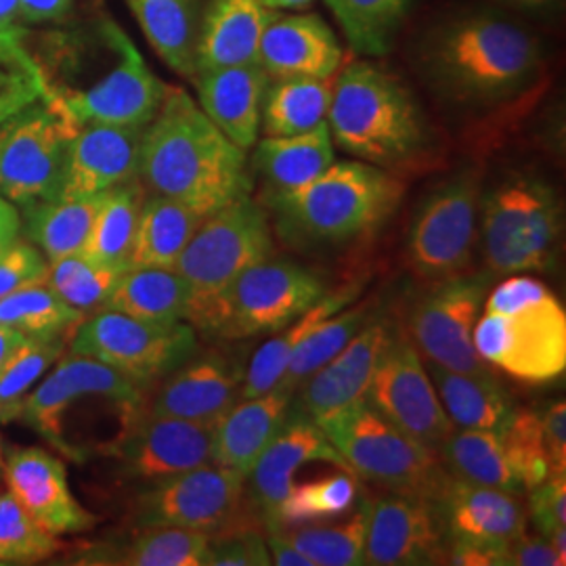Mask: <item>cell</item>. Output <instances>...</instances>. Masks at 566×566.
Listing matches in <instances>:
<instances>
[{"label": "cell", "instance_id": "cell-1", "mask_svg": "<svg viewBox=\"0 0 566 566\" xmlns=\"http://www.w3.org/2000/svg\"><path fill=\"white\" fill-rule=\"evenodd\" d=\"M139 177L154 193L202 219L252 193L245 151L182 88H166L156 118L145 126Z\"/></svg>", "mask_w": 566, "mask_h": 566}, {"label": "cell", "instance_id": "cell-2", "mask_svg": "<svg viewBox=\"0 0 566 566\" xmlns=\"http://www.w3.org/2000/svg\"><path fill=\"white\" fill-rule=\"evenodd\" d=\"M539 41L497 11H468L437 23L418 46L430 86L464 105H495L523 93L542 70Z\"/></svg>", "mask_w": 566, "mask_h": 566}, {"label": "cell", "instance_id": "cell-3", "mask_svg": "<svg viewBox=\"0 0 566 566\" xmlns=\"http://www.w3.org/2000/svg\"><path fill=\"white\" fill-rule=\"evenodd\" d=\"M405 185L388 170L340 160L292 191L269 193L277 231L301 245L344 243L374 233L397 212Z\"/></svg>", "mask_w": 566, "mask_h": 566}, {"label": "cell", "instance_id": "cell-4", "mask_svg": "<svg viewBox=\"0 0 566 566\" xmlns=\"http://www.w3.org/2000/svg\"><path fill=\"white\" fill-rule=\"evenodd\" d=\"M325 122L344 154L385 170L416 163L430 145L416 97L403 82L369 61L344 67L332 86Z\"/></svg>", "mask_w": 566, "mask_h": 566}, {"label": "cell", "instance_id": "cell-5", "mask_svg": "<svg viewBox=\"0 0 566 566\" xmlns=\"http://www.w3.org/2000/svg\"><path fill=\"white\" fill-rule=\"evenodd\" d=\"M325 292L322 275L313 269L266 259L245 269L217 298L193 311L187 324L221 340L263 338L298 319Z\"/></svg>", "mask_w": 566, "mask_h": 566}, {"label": "cell", "instance_id": "cell-6", "mask_svg": "<svg viewBox=\"0 0 566 566\" xmlns=\"http://www.w3.org/2000/svg\"><path fill=\"white\" fill-rule=\"evenodd\" d=\"M313 422L324 430L348 470L365 481L390 493L441 497L449 472L437 453L386 422L365 399Z\"/></svg>", "mask_w": 566, "mask_h": 566}, {"label": "cell", "instance_id": "cell-7", "mask_svg": "<svg viewBox=\"0 0 566 566\" xmlns=\"http://www.w3.org/2000/svg\"><path fill=\"white\" fill-rule=\"evenodd\" d=\"M556 191L531 175H514L483 200V242L493 275L549 269L560 245Z\"/></svg>", "mask_w": 566, "mask_h": 566}, {"label": "cell", "instance_id": "cell-8", "mask_svg": "<svg viewBox=\"0 0 566 566\" xmlns=\"http://www.w3.org/2000/svg\"><path fill=\"white\" fill-rule=\"evenodd\" d=\"M81 124L42 95L0 124V196L9 202L60 200Z\"/></svg>", "mask_w": 566, "mask_h": 566}, {"label": "cell", "instance_id": "cell-9", "mask_svg": "<svg viewBox=\"0 0 566 566\" xmlns=\"http://www.w3.org/2000/svg\"><path fill=\"white\" fill-rule=\"evenodd\" d=\"M271 252L269 214L250 196L202 219L172 269L191 287L187 317L217 298L245 269L271 259Z\"/></svg>", "mask_w": 566, "mask_h": 566}, {"label": "cell", "instance_id": "cell-10", "mask_svg": "<svg viewBox=\"0 0 566 566\" xmlns=\"http://www.w3.org/2000/svg\"><path fill=\"white\" fill-rule=\"evenodd\" d=\"M198 350V334L185 322L154 324L109 308L84 317L70 338L72 355L109 365L142 386L168 376Z\"/></svg>", "mask_w": 566, "mask_h": 566}, {"label": "cell", "instance_id": "cell-11", "mask_svg": "<svg viewBox=\"0 0 566 566\" xmlns=\"http://www.w3.org/2000/svg\"><path fill=\"white\" fill-rule=\"evenodd\" d=\"M485 364L512 378L544 385L566 369V313L556 296L516 313H489L472 329Z\"/></svg>", "mask_w": 566, "mask_h": 566}, {"label": "cell", "instance_id": "cell-12", "mask_svg": "<svg viewBox=\"0 0 566 566\" xmlns=\"http://www.w3.org/2000/svg\"><path fill=\"white\" fill-rule=\"evenodd\" d=\"M481 187L472 172L439 185L418 208L407 235V263L428 282L462 275L472 261Z\"/></svg>", "mask_w": 566, "mask_h": 566}, {"label": "cell", "instance_id": "cell-13", "mask_svg": "<svg viewBox=\"0 0 566 566\" xmlns=\"http://www.w3.org/2000/svg\"><path fill=\"white\" fill-rule=\"evenodd\" d=\"M365 401L386 422L434 453L453 430L420 350L401 327L392 329L385 353L374 369Z\"/></svg>", "mask_w": 566, "mask_h": 566}, {"label": "cell", "instance_id": "cell-14", "mask_svg": "<svg viewBox=\"0 0 566 566\" xmlns=\"http://www.w3.org/2000/svg\"><path fill=\"white\" fill-rule=\"evenodd\" d=\"M245 476L223 465H200L172 474L139 495L133 518L139 528L175 526L210 537L235 525Z\"/></svg>", "mask_w": 566, "mask_h": 566}, {"label": "cell", "instance_id": "cell-15", "mask_svg": "<svg viewBox=\"0 0 566 566\" xmlns=\"http://www.w3.org/2000/svg\"><path fill=\"white\" fill-rule=\"evenodd\" d=\"M486 285V275H453L434 282L416 301L409 315V338L430 364L465 374L489 371L472 340Z\"/></svg>", "mask_w": 566, "mask_h": 566}, {"label": "cell", "instance_id": "cell-16", "mask_svg": "<svg viewBox=\"0 0 566 566\" xmlns=\"http://www.w3.org/2000/svg\"><path fill=\"white\" fill-rule=\"evenodd\" d=\"M449 533L437 500L388 493L371 502L365 565H447Z\"/></svg>", "mask_w": 566, "mask_h": 566}, {"label": "cell", "instance_id": "cell-17", "mask_svg": "<svg viewBox=\"0 0 566 566\" xmlns=\"http://www.w3.org/2000/svg\"><path fill=\"white\" fill-rule=\"evenodd\" d=\"M210 449L212 428L151 413H137L109 447L122 472L145 483L212 464Z\"/></svg>", "mask_w": 566, "mask_h": 566}, {"label": "cell", "instance_id": "cell-18", "mask_svg": "<svg viewBox=\"0 0 566 566\" xmlns=\"http://www.w3.org/2000/svg\"><path fill=\"white\" fill-rule=\"evenodd\" d=\"M7 491L51 535H76L97 518L74 497L65 464L41 447H13L2 458Z\"/></svg>", "mask_w": 566, "mask_h": 566}, {"label": "cell", "instance_id": "cell-19", "mask_svg": "<svg viewBox=\"0 0 566 566\" xmlns=\"http://www.w3.org/2000/svg\"><path fill=\"white\" fill-rule=\"evenodd\" d=\"M311 462H329L350 472L324 430L290 405L282 428L245 476L250 481V502L263 518V526H277V507L294 485V474Z\"/></svg>", "mask_w": 566, "mask_h": 566}, {"label": "cell", "instance_id": "cell-20", "mask_svg": "<svg viewBox=\"0 0 566 566\" xmlns=\"http://www.w3.org/2000/svg\"><path fill=\"white\" fill-rule=\"evenodd\" d=\"M91 392L107 395L122 403L143 405L142 385L109 365L70 353V357H61L55 369L25 397L18 420L28 422L49 441L61 416L74 411Z\"/></svg>", "mask_w": 566, "mask_h": 566}, {"label": "cell", "instance_id": "cell-21", "mask_svg": "<svg viewBox=\"0 0 566 566\" xmlns=\"http://www.w3.org/2000/svg\"><path fill=\"white\" fill-rule=\"evenodd\" d=\"M243 374L242 365L223 353L193 355L170 371L147 413L212 428L240 401Z\"/></svg>", "mask_w": 566, "mask_h": 566}, {"label": "cell", "instance_id": "cell-22", "mask_svg": "<svg viewBox=\"0 0 566 566\" xmlns=\"http://www.w3.org/2000/svg\"><path fill=\"white\" fill-rule=\"evenodd\" d=\"M145 126L84 124L76 133L60 200L102 196L139 177Z\"/></svg>", "mask_w": 566, "mask_h": 566}, {"label": "cell", "instance_id": "cell-23", "mask_svg": "<svg viewBox=\"0 0 566 566\" xmlns=\"http://www.w3.org/2000/svg\"><path fill=\"white\" fill-rule=\"evenodd\" d=\"M392 329L395 327L385 319H369L334 359L298 386L301 392L292 407L311 420H319L346 405L365 399L374 369L385 353Z\"/></svg>", "mask_w": 566, "mask_h": 566}, {"label": "cell", "instance_id": "cell-24", "mask_svg": "<svg viewBox=\"0 0 566 566\" xmlns=\"http://www.w3.org/2000/svg\"><path fill=\"white\" fill-rule=\"evenodd\" d=\"M259 63L271 78L332 81L343 63V49L322 18L277 13L264 28Z\"/></svg>", "mask_w": 566, "mask_h": 566}, {"label": "cell", "instance_id": "cell-25", "mask_svg": "<svg viewBox=\"0 0 566 566\" xmlns=\"http://www.w3.org/2000/svg\"><path fill=\"white\" fill-rule=\"evenodd\" d=\"M437 502L446 518L449 542L460 539L507 549L526 531L525 510L518 497L502 489L474 485L449 474Z\"/></svg>", "mask_w": 566, "mask_h": 566}, {"label": "cell", "instance_id": "cell-26", "mask_svg": "<svg viewBox=\"0 0 566 566\" xmlns=\"http://www.w3.org/2000/svg\"><path fill=\"white\" fill-rule=\"evenodd\" d=\"M198 105L214 122L227 139L252 149L261 133L264 93L271 76L261 63H242L200 72L193 76Z\"/></svg>", "mask_w": 566, "mask_h": 566}, {"label": "cell", "instance_id": "cell-27", "mask_svg": "<svg viewBox=\"0 0 566 566\" xmlns=\"http://www.w3.org/2000/svg\"><path fill=\"white\" fill-rule=\"evenodd\" d=\"M275 15L277 11L264 7L261 0H210L198 28L196 74L259 63L264 28Z\"/></svg>", "mask_w": 566, "mask_h": 566}, {"label": "cell", "instance_id": "cell-28", "mask_svg": "<svg viewBox=\"0 0 566 566\" xmlns=\"http://www.w3.org/2000/svg\"><path fill=\"white\" fill-rule=\"evenodd\" d=\"M292 397V390L275 386L264 395L240 399L233 405L212 426V464L238 470L248 476L264 447L271 443L275 432L282 428Z\"/></svg>", "mask_w": 566, "mask_h": 566}, {"label": "cell", "instance_id": "cell-29", "mask_svg": "<svg viewBox=\"0 0 566 566\" xmlns=\"http://www.w3.org/2000/svg\"><path fill=\"white\" fill-rule=\"evenodd\" d=\"M426 369L453 428L502 432L516 411L506 390L489 371H451L430 361Z\"/></svg>", "mask_w": 566, "mask_h": 566}, {"label": "cell", "instance_id": "cell-30", "mask_svg": "<svg viewBox=\"0 0 566 566\" xmlns=\"http://www.w3.org/2000/svg\"><path fill=\"white\" fill-rule=\"evenodd\" d=\"M359 296V285L340 287L338 292H325L324 296L304 311L298 319L285 325L269 343H264L250 359L243 374L242 395L240 399H252L273 390L280 385L290 359L301 348V344L324 324L327 317L338 313L344 306L355 303Z\"/></svg>", "mask_w": 566, "mask_h": 566}, {"label": "cell", "instance_id": "cell-31", "mask_svg": "<svg viewBox=\"0 0 566 566\" xmlns=\"http://www.w3.org/2000/svg\"><path fill=\"white\" fill-rule=\"evenodd\" d=\"M254 147V170L266 181L271 193L303 187L336 163V145L327 122L303 135L264 137Z\"/></svg>", "mask_w": 566, "mask_h": 566}, {"label": "cell", "instance_id": "cell-32", "mask_svg": "<svg viewBox=\"0 0 566 566\" xmlns=\"http://www.w3.org/2000/svg\"><path fill=\"white\" fill-rule=\"evenodd\" d=\"M200 223L202 217L166 196L145 198L126 269H175Z\"/></svg>", "mask_w": 566, "mask_h": 566}, {"label": "cell", "instance_id": "cell-33", "mask_svg": "<svg viewBox=\"0 0 566 566\" xmlns=\"http://www.w3.org/2000/svg\"><path fill=\"white\" fill-rule=\"evenodd\" d=\"M191 287L172 269H126L103 308L154 322L179 324L187 317Z\"/></svg>", "mask_w": 566, "mask_h": 566}, {"label": "cell", "instance_id": "cell-34", "mask_svg": "<svg viewBox=\"0 0 566 566\" xmlns=\"http://www.w3.org/2000/svg\"><path fill=\"white\" fill-rule=\"evenodd\" d=\"M160 60L181 74H196V41L200 28L198 0H126Z\"/></svg>", "mask_w": 566, "mask_h": 566}, {"label": "cell", "instance_id": "cell-35", "mask_svg": "<svg viewBox=\"0 0 566 566\" xmlns=\"http://www.w3.org/2000/svg\"><path fill=\"white\" fill-rule=\"evenodd\" d=\"M447 472L474 485L493 486L507 493H523V483L507 458L502 432L453 428L437 449Z\"/></svg>", "mask_w": 566, "mask_h": 566}, {"label": "cell", "instance_id": "cell-36", "mask_svg": "<svg viewBox=\"0 0 566 566\" xmlns=\"http://www.w3.org/2000/svg\"><path fill=\"white\" fill-rule=\"evenodd\" d=\"M102 196L78 200H44L23 203L21 231L25 240L34 243L46 261L82 252Z\"/></svg>", "mask_w": 566, "mask_h": 566}, {"label": "cell", "instance_id": "cell-37", "mask_svg": "<svg viewBox=\"0 0 566 566\" xmlns=\"http://www.w3.org/2000/svg\"><path fill=\"white\" fill-rule=\"evenodd\" d=\"M210 535L175 526H147L122 549L82 554L88 565L208 566Z\"/></svg>", "mask_w": 566, "mask_h": 566}, {"label": "cell", "instance_id": "cell-38", "mask_svg": "<svg viewBox=\"0 0 566 566\" xmlns=\"http://www.w3.org/2000/svg\"><path fill=\"white\" fill-rule=\"evenodd\" d=\"M332 84L317 78H271L264 93V137L303 135L327 120Z\"/></svg>", "mask_w": 566, "mask_h": 566}, {"label": "cell", "instance_id": "cell-39", "mask_svg": "<svg viewBox=\"0 0 566 566\" xmlns=\"http://www.w3.org/2000/svg\"><path fill=\"white\" fill-rule=\"evenodd\" d=\"M143 202L145 189L137 179L105 191L82 254L97 263L126 269Z\"/></svg>", "mask_w": 566, "mask_h": 566}, {"label": "cell", "instance_id": "cell-40", "mask_svg": "<svg viewBox=\"0 0 566 566\" xmlns=\"http://www.w3.org/2000/svg\"><path fill=\"white\" fill-rule=\"evenodd\" d=\"M350 49L365 57H385L413 0H325Z\"/></svg>", "mask_w": 566, "mask_h": 566}, {"label": "cell", "instance_id": "cell-41", "mask_svg": "<svg viewBox=\"0 0 566 566\" xmlns=\"http://www.w3.org/2000/svg\"><path fill=\"white\" fill-rule=\"evenodd\" d=\"M84 313L63 303L46 285H32L0 298V325L28 338H72Z\"/></svg>", "mask_w": 566, "mask_h": 566}, {"label": "cell", "instance_id": "cell-42", "mask_svg": "<svg viewBox=\"0 0 566 566\" xmlns=\"http://www.w3.org/2000/svg\"><path fill=\"white\" fill-rule=\"evenodd\" d=\"M369 510L371 500H364L359 510L344 523L283 526V533L287 542L303 552L313 566L365 565Z\"/></svg>", "mask_w": 566, "mask_h": 566}, {"label": "cell", "instance_id": "cell-43", "mask_svg": "<svg viewBox=\"0 0 566 566\" xmlns=\"http://www.w3.org/2000/svg\"><path fill=\"white\" fill-rule=\"evenodd\" d=\"M371 317V303L348 304L327 317L294 353L290 365L280 380L282 388L296 392L308 376L334 359L346 344L350 343Z\"/></svg>", "mask_w": 566, "mask_h": 566}, {"label": "cell", "instance_id": "cell-44", "mask_svg": "<svg viewBox=\"0 0 566 566\" xmlns=\"http://www.w3.org/2000/svg\"><path fill=\"white\" fill-rule=\"evenodd\" d=\"M126 269L97 263L82 252L49 261L46 285L61 301L84 315L102 311Z\"/></svg>", "mask_w": 566, "mask_h": 566}, {"label": "cell", "instance_id": "cell-45", "mask_svg": "<svg viewBox=\"0 0 566 566\" xmlns=\"http://www.w3.org/2000/svg\"><path fill=\"white\" fill-rule=\"evenodd\" d=\"M67 344L70 338H25L0 365V424L20 418L25 397L65 355Z\"/></svg>", "mask_w": 566, "mask_h": 566}, {"label": "cell", "instance_id": "cell-46", "mask_svg": "<svg viewBox=\"0 0 566 566\" xmlns=\"http://www.w3.org/2000/svg\"><path fill=\"white\" fill-rule=\"evenodd\" d=\"M346 474H334L303 485H292L277 507V526L325 523L357 504V481Z\"/></svg>", "mask_w": 566, "mask_h": 566}, {"label": "cell", "instance_id": "cell-47", "mask_svg": "<svg viewBox=\"0 0 566 566\" xmlns=\"http://www.w3.org/2000/svg\"><path fill=\"white\" fill-rule=\"evenodd\" d=\"M44 95L41 72L28 46L21 39V30L0 32V124L20 114L30 103Z\"/></svg>", "mask_w": 566, "mask_h": 566}, {"label": "cell", "instance_id": "cell-48", "mask_svg": "<svg viewBox=\"0 0 566 566\" xmlns=\"http://www.w3.org/2000/svg\"><path fill=\"white\" fill-rule=\"evenodd\" d=\"M60 549V537L44 531L9 491H0V563H39Z\"/></svg>", "mask_w": 566, "mask_h": 566}, {"label": "cell", "instance_id": "cell-49", "mask_svg": "<svg viewBox=\"0 0 566 566\" xmlns=\"http://www.w3.org/2000/svg\"><path fill=\"white\" fill-rule=\"evenodd\" d=\"M502 441L525 491L546 483L552 472L539 411H514L502 430Z\"/></svg>", "mask_w": 566, "mask_h": 566}, {"label": "cell", "instance_id": "cell-50", "mask_svg": "<svg viewBox=\"0 0 566 566\" xmlns=\"http://www.w3.org/2000/svg\"><path fill=\"white\" fill-rule=\"evenodd\" d=\"M271 554L263 535L248 526L231 525L210 537L208 566H269Z\"/></svg>", "mask_w": 566, "mask_h": 566}, {"label": "cell", "instance_id": "cell-51", "mask_svg": "<svg viewBox=\"0 0 566 566\" xmlns=\"http://www.w3.org/2000/svg\"><path fill=\"white\" fill-rule=\"evenodd\" d=\"M49 277V261L30 242L13 243L0 254V298L32 285H42Z\"/></svg>", "mask_w": 566, "mask_h": 566}, {"label": "cell", "instance_id": "cell-52", "mask_svg": "<svg viewBox=\"0 0 566 566\" xmlns=\"http://www.w3.org/2000/svg\"><path fill=\"white\" fill-rule=\"evenodd\" d=\"M531 518L537 531L552 539L566 533V476L547 479L546 483L528 491Z\"/></svg>", "mask_w": 566, "mask_h": 566}, {"label": "cell", "instance_id": "cell-53", "mask_svg": "<svg viewBox=\"0 0 566 566\" xmlns=\"http://www.w3.org/2000/svg\"><path fill=\"white\" fill-rule=\"evenodd\" d=\"M552 296L554 294L547 290L546 283L526 275H514L493 290V294L486 298L485 308L489 313H516L531 304L544 303Z\"/></svg>", "mask_w": 566, "mask_h": 566}, {"label": "cell", "instance_id": "cell-54", "mask_svg": "<svg viewBox=\"0 0 566 566\" xmlns=\"http://www.w3.org/2000/svg\"><path fill=\"white\" fill-rule=\"evenodd\" d=\"M547 458H549V479L566 476V405L565 401L547 405L539 411Z\"/></svg>", "mask_w": 566, "mask_h": 566}, {"label": "cell", "instance_id": "cell-55", "mask_svg": "<svg viewBox=\"0 0 566 566\" xmlns=\"http://www.w3.org/2000/svg\"><path fill=\"white\" fill-rule=\"evenodd\" d=\"M566 560L542 533H521L507 547V566H565Z\"/></svg>", "mask_w": 566, "mask_h": 566}, {"label": "cell", "instance_id": "cell-56", "mask_svg": "<svg viewBox=\"0 0 566 566\" xmlns=\"http://www.w3.org/2000/svg\"><path fill=\"white\" fill-rule=\"evenodd\" d=\"M447 565L506 566L507 549L451 539L449 542V554H447Z\"/></svg>", "mask_w": 566, "mask_h": 566}, {"label": "cell", "instance_id": "cell-57", "mask_svg": "<svg viewBox=\"0 0 566 566\" xmlns=\"http://www.w3.org/2000/svg\"><path fill=\"white\" fill-rule=\"evenodd\" d=\"M82 0H20V20L25 23H57L67 20Z\"/></svg>", "mask_w": 566, "mask_h": 566}, {"label": "cell", "instance_id": "cell-58", "mask_svg": "<svg viewBox=\"0 0 566 566\" xmlns=\"http://www.w3.org/2000/svg\"><path fill=\"white\" fill-rule=\"evenodd\" d=\"M266 547L271 554V563L277 566H313L311 560L292 546L283 533V526H264Z\"/></svg>", "mask_w": 566, "mask_h": 566}, {"label": "cell", "instance_id": "cell-59", "mask_svg": "<svg viewBox=\"0 0 566 566\" xmlns=\"http://www.w3.org/2000/svg\"><path fill=\"white\" fill-rule=\"evenodd\" d=\"M21 214L15 203L0 196V254L20 240Z\"/></svg>", "mask_w": 566, "mask_h": 566}, {"label": "cell", "instance_id": "cell-60", "mask_svg": "<svg viewBox=\"0 0 566 566\" xmlns=\"http://www.w3.org/2000/svg\"><path fill=\"white\" fill-rule=\"evenodd\" d=\"M500 4H504L507 9L514 11H523V13H544L549 9H556L563 0H495Z\"/></svg>", "mask_w": 566, "mask_h": 566}, {"label": "cell", "instance_id": "cell-61", "mask_svg": "<svg viewBox=\"0 0 566 566\" xmlns=\"http://www.w3.org/2000/svg\"><path fill=\"white\" fill-rule=\"evenodd\" d=\"M28 336H23L18 329H11V327H4L0 325V365L4 364L13 350L20 346Z\"/></svg>", "mask_w": 566, "mask_h": 566}, {"label": "cell", "instance_id": "cell-62", "mask_svg": "<svg viewBox=\"0 0 566 566\" xmlns=\"http://www.w3.org/2000/svg\"><path fill=\"white\" fill-rule=\"evenodd\" d=\"M20 20V0H0V32L15 30Z\"/></svg>", "mask_w": 566, "mask_h": 566}, {"label": "cell", "instance_id": "cell-63", "mask_svg": "<svg viewBox=\"0 0 566 566\" xmlns=\"http://www.w3.org/2000/svg\"><path fill=\"white\" fill-rule=\"evenodd\" d=\"M261 2L273 11H301L311 7L315 0H261Z\"/></svg>", "mask_w": 566, "mask_h": 566}, {"label": "cell", "instance_id": "cell-64", "mask_svg": "<svg viewBox=\"0 0 566 566\" xmlns=\"http://www.w3.org/2000/svg\"><path fill=\"white\" fill-rule=\"evenodd\" d=\"M2 458H4V453H2V439H0V472H2Z\"/></svg>", "mask_w": 566, "mask_h": 566}]
</instances>
